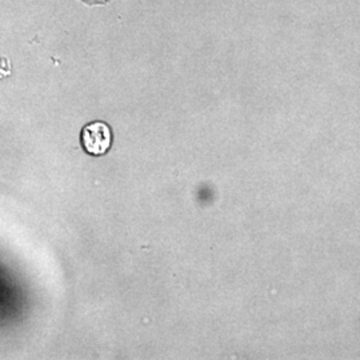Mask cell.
<instances>
[{
	"mask_svg": "<svg viewBox=\"0 0 360 360\" xmlns=\"http://www.w3.org/2000/svg\"><path fill=\"white\" fill-rule=\"evenodd\" d=\"M114 134L111 127L102 120L91 122L80 134V144L91 156L105 155L112 147Z\"/></svg>",
	"mask_w": 360,
	"mask_h": 360,
	"instance_id": "obj_1",
	"label": "cell"
},
{
	"mask_svg": "<svg viewBox=\"0 0 360 360\" xmlns=\"http://www.w3.org/2000/svg\"><path fill=\"white\" fill-rule=\"evenodd\" d=\"M11 72H13V67H11L10 59L6 56H0V79L10 77Z\"/></svg>",
	"mask_w": 360,
	"mask_h": 360,
	"instance_id": "obj_2",
	"label": "cell"
},
{
	"mask_svg": "<svg viewBox=\"0 0 360 360\" xmlns=\"http://www.w3.org/2000/svg\"><path fill=\"white\" fill-rule=\"evenodd\" d=\"M84 3H87V4H104V3H107L108 0H83Z\"/></svg>",
	"mask_w": 360,
	"mask_h": 360,
	"instance_id": "obj_3",
	"label": "cell"
}]
</instances>
